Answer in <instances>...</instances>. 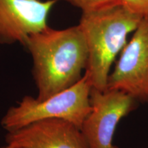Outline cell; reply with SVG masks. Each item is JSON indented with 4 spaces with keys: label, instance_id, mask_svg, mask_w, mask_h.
<instances>
[{
    "label": "cell",
    "instance_id": "obj_6",
    "mask_svg": "<svg viewBox=\"0 0 148 148\" xmlns=\"http://www.w3.org/2000/svg\"><path fill=\"white\" fill-rule=\"evenodd\" d=\"M58 1L0 0V42L25 45L29 36L48 26V16Z\"/></svg>",
    "mask_w": 148,
    "mask_h": 148
},
{
    "label": "cell",
    "instance_id": "obj_5",
    "mask_svg": "<svg viewBox=\"0 0 148 148\" xmlns=\"http://www.w3.org/2000/svg\"><path fill=\"white\" fill-rule=\"evenodd\" d=\"M106 89L121 90L135 99L148 101V16L142 18L122 49Z\"/></svg>",
    "mask_w": 148,
    "mask_h": 148
},
{
    "label": "cell",
    "instance_id": "obj_1",
    "mask_svg": "<svg viewBox=\"0 0 148 148\" xmlns=\"http://www.w3.org/2000/svg\"><path fill=\"white\" fill-rule=\"evenodd\" d=\"M24 46L32 57L37 99H46L62 91L82 77L88 49L79 25L63 29L47 26L29 36Z\"/></svg>",
    "mask_w": 148,
    "mask_h": 148
},
{
    "label": "cell",
    "instance_id": "obj_2",
    "mask_svg": "<svg viewBox=\"0 0 148 148\" xmlns=\"http://www.w3.org/2000/svg\"><path fill=\"white\" fill-rule=\"evenodd\" d=\"M143 18L119 4L82 11L78 25L87 46L85 73L92 88L101 91L106 89L115 57L126 45L127 35L134 32Z\"/></svg>",
    "mask_w": 148,
    "mask_h": 148
},
{
    "label": "cell",
    "instance_id": "obj_3",
    "mask_svg": "<svg viewBox=\"0 0 148 148\" xmlns=\"http://www.w3.org/2000/svg\"><path fill=\"white\" fill-rule=\"evenodd\" d=\"M91 88L89 76L84 73L75 84L46 99L25 96L17 106L9 109L1 120V125L10 132L40 120L60 119L81 129L91 109Z\"/></svg>",
    "mask_w": 148,
    "mask_h": 148
},
{
    "label": "cell",
    "instance_id": "obj_9",
    "mask_svg": "<svg viewBox=\"0 0 148 148\" xmlns=\"http://www.w3.org/2000/svg\"><path fill=\"white\" fill-rule=\"evenodd\" d=\"M82 11L92 10L112 4L115 0H64Z\"/></svg>",
    "mask_w": 148,
    "mask_h": 148
},
{
    "label": "cell",
    "instance_id": "obj_8",
    "mask_svg": "<svg viewBox=\"0 0 148 148\" xmlns=\"http://www.w3.org/2000/svg\"><path fill=\"white\" fill-rule=\"evenodd\" d=\"M112 4L123 5L142 17L148 16V0H115Z\"/></svg>",
    "mask_w": 148,
    "mask_h": 148
},
{
    "label": "cell",
    "instance_id": "obj_10",
    "mask_svg": "<svg viewBox=\"0 0 148 148\" xmlns=\"http://www.w3.org/2000/svg\"><path fill=\"white\" fill-rule=\"evenodd\" d=\"M0 148H17V147H16L15 146H13L12 145H9V144H7V145L5 146H3V147H1Z\"/></svg>",
    "mask_w": 148,
    "mask_h": 148
},
{
    "label": "cell",
    "instance_id": "obj_4",
    "mask_svg": "<svg viewBox=\"0 0 148 148\" xmlns=\"http://www.w3.org/2000/svg\"><path fill=\"white\" fill-rule=\"evenodd\" d=\"M135 100L121 90L91 88V109L80 129L88 148H116L112 144L116 127L132 110Z\"/></svg>",
    "mask_w": 148,
    "mask_h": 148
},
{
    "label": "cell",
    "instance_id": "obj_7",
    "mask_svg": "<svg viewBox=\"0 0 148 148\" xmlns=\"http://www.w3.org/2000/svg\"><path fill=\"white\" fill-rule=\"evenodd\" d=\"M5 138L17 148H88L81 130L60 119L34 121L8 132Z\"/></svg>",
    "mask_w": 148,
    "mask_h": 148
}]
</instances>
